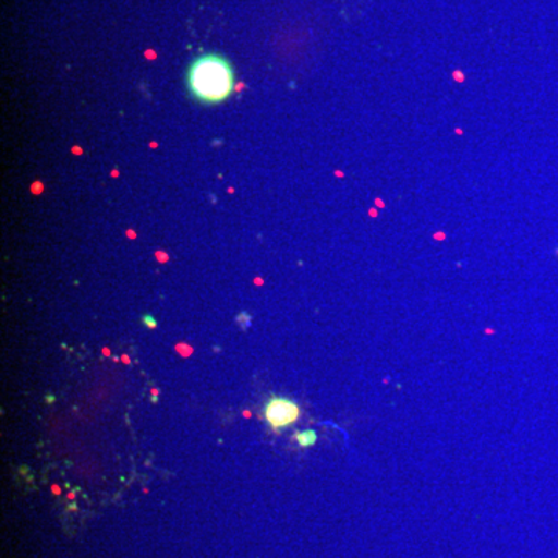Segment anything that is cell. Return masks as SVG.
<instances>
[{
  "label": "cell",
  "instance_id": "cell-1",
  "mask_svg": "<svg viewBox=\"0 0 558 558\" xmlns=\"http://www.w3.org/2000/svg\"><path fill=\"white\" fill-rule=\"evenodd\" d=\"M186 84L197 101L219 105L233 94L234 70L231 62L218 53L202 54L191 62Z\"/></svg>",
  "mask_w": 558,
  "mask_h": 558
},
{
  "label": "cell",
  "instance_id": "cell-2",
  "mask_svg": "<svg viewBox=\"0 0 558 558\" xmlns=\"http://www.w3.org/2000/svg\"><path fill=\"white\" fill-rule=\"evenodd\" d=\"M264 417L271 428V432L278 433L295 425L301 417V409L295 400L288 398H271L264 409Z\"/></svg>",
  "mask_w": 558,
  "mask_h": 558
},
{
  "label": "cell",
  "instance_id": "cell-3",
  "mask_svg": "<svg viewBox=\"0 0 558 558\" xmlns=\"http://www.w3.org/2000/svg\"><path fill=\"white\" fill-rule=\"evenodd\" d=\"M295 440L301 449H311L312 446L317 444L318 433L315 432V429H304V432H296Z\"/></svg>",
  "mask_w": 558,
  "mask_h": 558
},
{
  "label": "cell",
  "instance_id": "cell-4",
  "mask_svg": "<svg viewBox=\"0 0 558 558\" xmlns=\"http://www.w3.org/2000/svg\"><path fill=\"white\" fill-rule=\"evenodd\" d=\"M143 325L146 326V328L149 329H156L157 328V319L154 317H150V315H145V317L142 318Z\"/></svg>",
  "mask_w": 558,
  "mask_h": 558
}]
</instances>
